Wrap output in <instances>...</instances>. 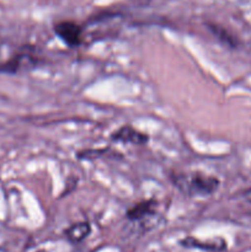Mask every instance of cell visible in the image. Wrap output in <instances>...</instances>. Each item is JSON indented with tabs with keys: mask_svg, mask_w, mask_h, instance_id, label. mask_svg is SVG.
Returning <instances> with one entry per match:
<instances>
[{
	"mask_svg": "<svg viewBox=\"0 0 251 252\" xmlns=\"http://www.w3.org/2000/svg\"><path fill=\"white\" fill-rule=\"evenodd\" d=\"M176 185L182 192L189 196H208L217 191L219 186V181L217 177L194 172V174L186 175L181 180L176 179Z\"/></svg>",
	"mask_w": 251,
	"mask_h": 252,
	"instance_id": "6da1fadb",
	"label": "cell"
},
{
	"mask_svg": "<svg viewBox=\"0 0 251 252\" xmlns=\"http://www.w3.org/2000/svg\"><path fill=\"white\" fill-rule=\"evenodd\" d=\"M54 33L69 47H78L81 43L83 29L74 21H61L54 25Z\"/></svg>",
	"mask_w": 251,
	"mask_h": 252,
	"instance_id": "7a4b0ae2",
	"label": "cell"
},
{
	"mask_svg": "<svg viewBox=\"0 0 251 252\" xmlns=\"http://www.w3.org/2000/svg\"><path fill=\"white\" fill-rule=\"evenodd\" d=\"M111 139L116 140V142L121 143H128V144H135V145H143L148 142V135L144 133L139 132L135 128L130 127V126H123L120 129L112 133Z\"/></svg>",
	"mask_w": 251,
	"mask_h": 252,
	"instance_id": "3957f363",
	"label": "cell"
},
{
	"mask_svg": "<svg viewBox=\"0 0 251 252\" xmlns=\"http://www.w3.org/2000/svg\"><path fill=\"white\" fill-rule=\"evenodd\" d=\"M180 245L187 249H198V250L203 251H212V252H220L226 249L225 241L221 239H216V240H208V241H201L198 239H194L188 236L180 241Z\"/></svg>",
	"mask_w": 251,
	"mask_h": 252,
	"instance_id": "277c9868",
	"label": "cell"
},
{
	"mask_svg": "<svg viewBox=\"0 0 251 252\" xmlns=\"http://www.w3.org/2000/svg\"><path fill=\"white\" fill-rule=\"evenodd\" d=\"M155 207H157V202H154L153 199L149 201H143L140 203L134 204L130 209L127 211V218L130 220H142L145 217L152 216L155 212Z\"/></svg>",
	"mask_w": 251,
	"mask_h": 252,
	"instance_id": "5b68a950",
	"label": "cell"
},
{
	"mask_svg": "<svg viewBox=\"0 0 251 252\" xmlns=\"http://www.w3.org/2000/svg\"><path fill=\"white\" fill-rule=\"evenodd\" d=\"M91 231V226L88 221H80V223H76L74 225H71L70 228L66 229L65 236L70 243L78 244L80 241H83L84 239L88 238V235Z\"/></svg>",
	"mask_w": 251,
	"mask_h": 252,
	"instance_id": "8992f818",
	"label": "cell"
},
{
	"mask_svg": "<svg viewBox=\"0 0 251 252\" xmlns=\"http://www.w3.org/2000/svg\"><path fill=\"white\" fill-rule=\"evenodd\" d=\"M207 27H208L209 31L213 33V36H216V38L218 41H220L221 43L225 44V46L230 47V48H235L238 46V41H236L235 37L230 33L226 29L219 26L217 24H207Z\"/></svg>",
	"mask_w": 251,
	"mask_h": 252,
	"instance_id": "52a82bcc",
	"label": "cell"
},
{
	"mask_svg": "<svg viewBox=\"0 0 251 252\" xmlns=\"http://www.w3.org/2000/svg\"><path fill=\"white\" fill-rule=\"evenodd\" d=\"M244 197H245L246 201L251 202V189H249L248 192H245V194H244Z\"/></svg>",
	"mask_w": 251,
	"mask_h": 252,
	"instance_id": "ba28073f",
	"label": "cell"
}]
</instances>
